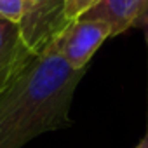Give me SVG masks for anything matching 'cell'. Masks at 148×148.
I'll list each match as a JSON object with an SVG mask.
<instances>
[{
    "label": "cell",
    "instance_id": "6da1fadb",
    "mask_svg": "<svg viewBox=\"0 0 148 148\" xmlns=\"http://www.w3.org/2000/svg\"><path fill=\"white\" fill-rule=\"evenodd\" d=\"M84 73L68 64L56 42L35 56L0 94V148H23L44 132L68 127Z\"/></svg>",
    "mask_w": 148,
    "mask_h": 148
},
{
    "label": "cell",
    "instance_id": "7a4b0ae2",
    "mask_svg": "<svg viewBox=\"0 0 148 148\" xmlns=\"http://www.w3.org/2000/svg\"><path fill=\"white\" fill-rule=\"evenodd\" d=\"M66 0H23V16L18 23L23 42L38 56L70 25L64 16Z\"/></svg>",
    "mask_w": 148,
    "mask_h": 148
},
{
    "label": "cell",
    "instance_id": "3957f363",
    "mask_svg": "<svg viewBox=\"0 0 148 148\" xmlns=\"http://www.w3.org/2000/svg\"><path fill=\"white\" fill-rule=\"evenodd\" d=\"M108 37H112V28L108 23L82 16L71 21L54 42L59 54L68 61L71 68L86 70L89 59Z\"/></svg>",
    "mask_w": 148,
    "mask_h": 148
},
{
    "label": "cell",
    "instance_id": "277c9868",
    "mask_svg": "<svg viewBox=\"0 0 148 148\" xmlns=\"http://www.w3.org/2000/svg\"><path fill=\"white\" fill-rule=\"evenodd\" d=\"M82 16L108 23L112 37L132 26H141L148 32V0H98Z\"/></svg>",
    "mask_w": 148,
    "mask_h": 148
},
{
    "label": "cell",
    "instance_id": "5b68a950",
    "mask_svg": "<svg viewBox=\"0 0 148 148\" xmlns=\"http://www.w3.org/2000/svg\"><path fill=\"white\" fill-rule=\"evenodd\" d=\"M35 54L23 42L18 23L0 18V94L30 64Z\"/></svg>",
    "mask_w": 148,
    "mask_h": 148
},
{
    "label": "cell",
    "instance_id": "8992f818",
    "mask_svg": "<svg viewBox=\"0 0 148 148\" xmlns=\"http://www.w3.org/2000/svg\"><path fill=\"white\" fill-rule=\"evenodd\" d=\"M98 0H66V7H64V16L71 23L79 19L82 14H86Z\"/></svg>",
    "mask_w": 148,
    "mask_h": 148
},
{
    "label": "cell",
    "instance_id": "52a82bcc",
    "mask_svg": "<svg viewBox=\"0 0 148 148\" xmlns=\"http://www.w3.org/2000/svg\"><path fill=\"white\" fill-rule=\"evenodd\" d=\"M23 16V0H0V18L19 23Z\"/></svg>",
    "mask_w": 148,
    "mask_h": 148
},
{
    "label": "cell",
    "instance_id": "ba28073f",
    "mask_svg": "<svg viewBox=\"0 0 148 148\" xmlns=\"http://www.w3.org/2000/svg\"><path fill=\"white\" fill-rule=\"evenodd\" d=\"M134 148H148V131H146V134L143 136V139L138 143V146H134Z\"/></svg>",
    "mask_w": 148,
    "mask_h": 148
}]
</instances>
